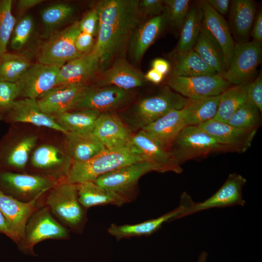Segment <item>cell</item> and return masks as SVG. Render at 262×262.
Here are the masks:
<instances>
[{
    "label": "cell",
    "mask_w": 262,
    "mask_h": 262,
    "mask_svg": "<svg viewBox=\"0 0 262 262\" xmlns=\"http://www.w3.org/2000/svg\"><path fill=\"white\" fill-rule=\"evenodd\" d=\"M70 232L44 205L28 220L23 236L16 244L17 249L24 255L37 256L34 250L36 245L48 239L67 240Z\"/></svg>",
    "instance_id": "5b68a950"
},
{
    "label": "cell",
    "mask_w": 262,
    "mask_h": 262,
    "mask_svg": "<svg viewBox=\"0 0 262 262\" xmlns=\"http://www.w3.org/2000/svg\"><path fill=\"white\" fill-rule=\"evenodd\" d=\"M199 6L202 15V23L221 47L227 68L235 45L228 24L223 16L216 12L205 0L202 1Z\"/></svg>",
    "instance_id": "cb8c5ba5"
},
{
    "label": "cell",
    "mask_w": 262,
    "mask_h": 262,
    "mask_svg": "<svg viewBox=\"0 0 262 262\" xmlns=\"http://www.w3.org/2000/svg\"><path fill=\"white\" fill-rule=\"evenodd\" d=\"M144 75L123 58L116 59L95 84L101 87L114 85L131 90L142 86L145 82Z\"/></svg>",
    "instance_id": "d4e9b609"
},
{
    "label": "cell",
    "mask_w": 262,
    "mask_h": 262,
    "mask_svg": "<svg viewBox=\"0 0 262 262\" xmlns=\"http://www.w3.org/2000/svg\"><path fill=\"white\" fill-rule=\"evenodd\" d=\"M254 41L261 44L262 41V13L259 10L255 18L251 30Z\"/></svg>",
    "instance_id": "681fc988"
},
{
    "label": "cell",
    "mask_w": 262,
    "mask_h": 262,
    "mask_svg": "<svg viewBox=\"0 0 262 262\" xmlns=\"http://www.w3.org/2000/svg\"><path fill=\"white\" fill-rule=\"evenodd\" d=\"M247 82L229 87L220 94L217 113L213 119L227 122L236 110L247 101Z\"/></svg>",
    "instance_id": "74e56055"
},
{
    "label": "cell",
    "mask_w": 262,
    "mask_h": 262,
    "mask_svg": "<svg viewBox=\"0 0 262 262\" xmlns=\"http://www.w3.org/2000/svg\"><path fill=\"white\" fill-rule=\"evenodd\" d=\"M202 20L199 6L191 7L180 29V39L174 53L193 49L200 33Z\"/></svg>",
    "instance_id": "d590c367"
},
{
    "label": "cell",
    "mask_w": 262,
    "mask_h": 262,
    "mask_svg": "<svg viewBox=\"0 0 262 262\" xmlns=\"http://www.w3.org/2000/svg\"><path fill=\"white\" fill-rule=\"evenodd\" d=\"M193 50L218 74L223 76L227 69L223 51L202 23L199 36Z\"/></svg>",
    "instance_id": "f546056e"
},
{
    "label": "cell",
    "mask_w": 262,
    "mask_h": 262,
    "mask_svg": "<svg viewBox=\"0 0 262 262\" xmlns=\"http://www.w3.org/2000/svg\"><path fill=\"white\" fill-rule=\"evenodd\" d=\"M246 180L241 175L230 174L222 186L211 197L201 202H195L190 197L187 201L183 217L213 208L244 206L242 188Z\"/></svg>",
    "instance_id": "4fadbf2b"
},
{
    "label": "cell",
    "mask_w": 262,
    "mask_h": 262,
    "mask_svg": "<svg viewBox=\"0 0 262 262\" xmlns=\"http://www.w3.org/2000/svg\"><path fill=\"white\" fill-rule=\"evenodd\" d=\"M230 19L236 35L246 37L250 33L255 18L256 4L251 0H234L231 2Z\"/></svg>",
    "instance_id": "e575fe53"
},
{
    "label": "cell",
    "mask_w": 262,
    "mask_h": 262,
    "mask_svg": "<svg viewBox=\"0 0 262 262\" xmlns=\"http://www.w3.org/2000/svg\"><path fill=\"white\" fill-rule=\"evenodd\" d=\"M75 185L79 202L87 210L94 206L112 205L120 207L126 204L118 195L98 186L94 181Z\"/></svg>",
    "instance_id": "4dcf8cb0"
},
{
    "label": "cell",
    "mask_w": 262,
    "mask_h": 262,
    "mask_svg": "<svg viewBox=\"0 0 262 262\" xmlns=\"http://www.w3.org/2000/svg\"><path fill=\"white\" fill-rule=\"evenodd\" d=\"M151 171H155L153 166L147 162L141 161L109 172L94 182L116 194L128 203L134 201L137 196L136 187L139 179Z\"/></svg>",
    "instance_id": "ba28073f"
},
{
    "label": "cell",
    "mask_w": 262,
    "mask_h": 262,
    "mask_svg": "<svg viewBox=\"0 0 262 262\" xmlns=\"http://www.w3.org/2000/svg\"><path fill=\"white\" fill-rule=\"evenodd\" d=\"M81 32L79 21L50 35L41 44L37 54L40 63L62 66L82 55L77 50L75 41Z\"/></svg>",
    "instance_id": "9c48e42d"
},
{
    "label": "cell",
    "mask_w": 262,
    "mask_h": 262,
    "mask_svg": "<svg viewBox=\"0 0 262 262\" xmlns=\"http://www.w3.org/2000/svg\"><path fill=\"white\" fill-rule=\"evenodd\" d=\"M59 182L37 174L0 170V189L22 202H29L43 197Z\"/></svg>",
    "instance_id": "52a82bcc"
},
{
    "label": "cell",
    "mask_w": 262,
    "mask_h": 262,
    "mask_svg": "<svg viewBox=\"0 0 262 262\" xmlns=\"http://www.w3.org/2000/svg\"><path fill=\"white\" fill-rule=\"evenodd\" d=\"M188 101L167 86L158 94L138 101L122 119L132 132L140 131L169 112L182 109Z\"/></svg>",
    "instance_id": "277c9868"
},
{
    "label": "cell",
    "mask_w": 262,
    "mask_h": 262,
    "mask_svg": "<svg viewBox=\"0 0 262 262\" xmlns=\"http://www.w3.org/2000/svg\"><path fill=\"white\" fill-rule=\"evenodd\" d=\"M184 210V205L180 203L175 209L156 218L134 224L117 225L112 223L108 229V232L117 240L149 236L160 229L164 223L182 218Z\"/></svg>",
    "instance_id": "603a6c76"
},
{
    "label": "cell",
    "mask_w": 262,
    "mask_h": 262,
    "mask_svg": "<svg viewBox=\"0 0 262 262\" xmlns=\"http://www.w3.org/2000/svg\"><path fill=\"white\" fill-rule=\"evenodd\" d=\"M166 21L164 13L136 27L127 47L129 54L134 62H140L146 50L161 33Z\"/></svg>",
    "instance_id": "4316f807"
},
{
    "label": "cell",
    "mask_w": 262,
    "mask_h": 262,
    "mask_svg": "<svg viewBox=\"0 0 262 262\" xmlns=\"http://www.w3.org/2000/svg\"><path fill=\"white\" fill-rule=\"evenodd\" d=\"M12 0H0V57L7 52V46L16 24L12 14Z\"/></svg>",
    "instance_id": "60d3db41"
},
{
    "label": "cell",
    "mask_w": 262,
    "mask_h": 262,
    "mask_svg": "<svg viewBox=\"0 0 262 262\" xmlns=\"http://www.w3.org/2000/svg\"><path fill=\"white\" fill-rule=\"evenodd\" d=\"M61 66L38 62L32 64L16 82L18 97L37 99L56 86Z\"/></svg>",
    "instance_id": "5bb4252c"
},
{
    "label": "cell",
    "mask_w": 262,
    "mask_h": 262,
    "mask_svg": "<svg viewBox=\"0 0 262 262\" xmlns=\"http://www.w3.org/2000/svg\"><path fill=\"white\" fill-rule=\"evenodd\" d=\"M220 95L189 99L182 109L186 126H196L214 118L217 113Z\"/></svg>",
    "instance_id": "1f68e13d"
},
{
    "label": "cell",
    "mask_w": 262,
    "mask_h": 262,
    "mask_svg": "<svg viewBox=\"0 0 262 262\" xmlns=\"http://www.w3.org/2000/svg\"><path fill=\"white\" fill-rule=\"evenodd\" d=\"M141 161L130 145L117 149L106 148L87 161H73L66 180L73 184L95 181L109 172Z\"/></svg>",
    "instance_id": "7a4b0ae2"
},
{
    "label": "cell",
    "mask_w": 262,
    "mask_h": 262,
    "mask_svg": "<svg viewBox=\"0 0 262 262\" xmlns=\"http://www.w3.org/2000/svg\"><path fill=\"white\" fill-rule=\"evenodd\" d=\"M43 1L42 0H19L17 2V8L18 12L22 14Z\"/></svg>",
    "instance_id": "db71d44e"
},
{
    "label": "cell",
    "mask_w": 262,
    "mask_h": 262,
    "mask_svg": "<svg viewBox=\"0 0 262 262\" xmlns=\"http://www.w3.org/2000/svg\"><path fill=\"white\" fill-rule=\"evenodd\" d=\"M167 84L174 91L188 99L218 96L230 85L218 74L194 77L172 75Z\"/></svg>",
    "instance_id": "8fae6325"
},
{
    "label": "cell",
    "mask_w": 262,
    "mask_h": 262,
    "mask_svg": "<svg viewBox=\"0 0 262 262\" xmlns=\"http://www.w3.org/2000/svg\"><path fill=\"white\" fill-rule=\"evenodd\" d=\"M139 13L156 16L164 13V4L162 0H142L139 1Z\"/></svg>",
    "instance_id": "7dc6e473"
},
{
    "label": "cell",
    "mask_w": 262,
    "mask_h": 262,
    "mask_svg": "<svg viewBox=\"0 0 262 262\" xmlns=\"http://www.w3.org/2000/svg\"><path fill=\"white\" fill-rule=\"evenodd\" d=\"M73 161L66 150L49 144L40 146L33 153L32 166L39 175L61 181L66 178Z\"/></svg>",
    "instance_id": "2e32d148"
},
{
    "label": "cell",
    "mask_w": 262,
    "mask_h": 262,
    "mask_svg": "<svg viewBox=\"0 0 262 262\" xmlns=\"http://www.w3.org/2000/svg\"><path fill=\"white\" fill-rule=\"evenodd\" d=\"M44 205L70 231L82 232L87 220V209L79 202L75 184L66 180L58 182L47 192Z\"/></svg>",
    "instance_id": "3957f363"
},
{
    "label": "cell",
    "mask_w": 262,
    "mask_h": 262,
    "mask_svg": "<svg viewBox=\"0 0 262 262\" xmlns=\"http://www.w3.org/2000/svg\"><path fill=\"white\" fill-rule=\"evenodd\" d=\"M74 9L69 4L57 3L49 6L40 12L44 26V35L47 38L73 15Z\"/></svg>",
    "instance_id": "f35d334b"
},
{
    "label": "cell",
    "mask_w": 262,
    "mask_h": 262,
    "mask_svg": "<svg viewBox=\"0 0 262 262\" xmlns=\"http://www.w3.org/2000/svg\"></svg>",
    "instance_id": "6f0895ef"
},
{
    "label": "cell",
    "mask_w": 262,
    "mask_h": 262,
    "mask_svg": "<svg viewBox=\"0 0 262 262\" xmlns=\"http://www.w3.org/2000/svg\"><path fill=\"white\" fill-rule=\"evenodd\" d=\"M247 100L262 111V76L260 74L254 81L247 82Z\"/></svg>",
    "instance_id": "f6af8a7d"
},
{
    "label": "cell",
    "mask_w": 262,
    "mask_h": 262,
    "mask_svg": "<svg viewBox=\"0 0 262 262\" xmlns=\"http://www.w3.org/2000/svg\"><path fill=\"white\" fill-rule=\"evenodd\" d=\"M99 26V16L96 7L91 9L79 21L81 32L85 33L94 36L98 34Z\"/></svg>",
    "instance_id": "bcb514c9"
},
{
    "label": "cell",
    "mask_w": 262,
    "mask_h": 262,
    "mask_svg": "<svg viewBox=\"0 0 262 262\" xmlns=\"http://www.w3.org/2000/svg\"><path fill=\"white\" fill-rule=\"evenodd\" d=\"M164 14L166 21L180 30L189 11V0H165Z\"/></svg>",
    "instance_id": "7bdbcfd3"
},
{
    "label": "cell",
    "mask_w": 262,
    "mask_h": 262,
    "mask_svg": "<svg viewBox=\"0 0 262 262\" xmlns=\"http://www.w3.org/2000/svg\"><path fill=\"white\" fill-rule=\"evenodd\" d=\"M88 85L78 83L55 86L36 99L40 109L54 116L74 110Z\"/></svg>",
    "instance_id": "e0dca14e"
},
{
    "label": "cell",
    "mask_w": 262,
    "mask_h": 262,
    "mask_svg": "<svg viewBox=\"0 0 262 262\" xmlns=\"http://www.w3.org/2000/svg\"><path fill=\"white\" fill-rule=\"evenodd\" d=\"M233 152H244L251 146L257 130H243L214 119L198 126Z\"/></svg>",
    "instance_id": "ffe728a7"
},
{
    "label": "cell",
    "mask_w": 262,
    "mask_h": 262,
    "mask_svg": "<svg viewBox=\"0 0 262 262\" xmlns=\"http://www.w3.org/2000/svg\"><path fill=\"white\" fill-rule=\"evenodd\" d=\"M260 111L247 100L241 105L226 122L243 130H257L260 123Z\"/></svg>",
    "instance_id": "ab89813d"
},
{
    "label": "cell",
    "mask_w": 262,
    "mask_h": 262,
    "mask_svg": "<svg viewBox=\"0 0 262 262\" xmlns=\"http://www.w3.org/2000/svg\"><path fill=\"white\" fill-rule=\"evenodd\" d=\"M32 65L27 53H4L0 57V82H16Z\"/></svg>",
    "instance_id": "8d00e7d4"
},
{
    "label": "cell",
    "mask_w": 262,
    "mask_h": 262,
    "mask_svg": "<svg viewBox=\"0 0 262 262\" xmlns=\"http://www.w3.org/2000/svg\"><path fill=\"white\" fill-rule=\"evenodd\" d=\"M206 2L221 15H226L229 10L230 0H207Z\"/></svg>",
    "instance_id": "f907efd6"
},
{
    "label": "cell",
    "mask_w": 262,
    "mask_h": 262,
    "mask_svg": "<svg viewBox=\"0 0 262 262\" xmlns=\"http://www.w3.org/2000/svg\"><path fill=\"white\" fill-rule=\"evenodd\" d=\"M261 44L254 41L235 44L229 65L223 77L235 85L248 82L262 60Z\"/></svg>",
    "instance_id": "30bf717a"
},
{
    "label": "cell",
    "mask_w": 262,
    "mask_h": 262,
    "mask_svg": "<svg viewBox=\"0 0 262 262\" xmlns=\"http://www.w3.org/2000/svg\"><path fill=\"white\" fill-rule=\"evenodd\" d=\"M0 233L3 234L16 244L17 241L16 237L11 230L10 227L0 211Z\"/></svg>",
    "instance_id": "f5cc1de1"
},
{
    "label": "cell",
    "mask_w": 262,
    "mask_h": 262,
    "mask_svg": "<svg viewBox=\"0 0 262 262\" xmlns=\"http://www.w3.org/2000/svg\"><path fill=\"white\" fill-rule=\"evenodd\" d=\"M4 120L10 123H30L38 127L48 128L64 134L66 133L53 116L40 109L36 99L23 98L16 100Z\"/></svg>",
    "instance_id": "44dd1931"
},
{
    "label": "cell",
    "mask_w": 262,
    "mask_h": 262,
    "mask_svg": "<svg viewBox=\"0 0 262 262\" xmlns=\"http://www.w3.org/2000/svg\"><path fill=\"white\" fill-rule=\"evenodd\" d=\"M216 74L193 49L175 52L172 75L194 77Z\"/></svg>",
    "instance_id": "836d02e7"
},
{
    "label": "cell",
    "mask_w": 262,
    "mask_h": 262,
    "mask_svg": "<svg viewBox=\"0 0 262 262\" xmlns=\"http://www.w3.org/2000/svg\"><path fill=\"white\" fill-rule=\"evenodd\" d=\"M18 97L16 83L0 82V120H3Z\"/></svg>",
    "instance_id": "ee69618b"
},
{
    "label": "cell",
    "mask_w": 262,
    "mask_h": 262,
    "mask_svg": "<svg viewBox=\"0 0 262 262\" xmlns=\"http://www.w3.org/2000/svg\"><path fill=\"white\" fill-rule=\"evenodd\" d=\"M100 65L98 56L93 51L72 59L60 68L57 86L84 83L95 74Z\"/></svg>",
    "instance_id": "484cf974"
},
{
    "label": "cell",
    "mask_w": 262,
    "mask_h": 262,
    "mask_svg": "<svg viewBox=\"0 0 262 262\" xmlns=\"http://www.w3.org/2000/svg\"><path fill=\"white\" fill-rule=\"evenodd\" d=\"M130 145L143 161L153 166L155 171L179 174L183 171L169 150L143 130L132 135Z\"/></svg>",
    "instance_id": "7c38bea8"
},
{
    "label": "cell",
    "mask_w": 262,
    "mask_h": 262,
    "mask_svg": "<svg viewBox=\"0 0 262 262\" xmlns=\"http://www.w3.org/2000/svg\"><path fill=\"white\" fill-rule=\"evenodd\" d=\"M185 127L186 125L182 109L174 110L141 130L169 149L175 138Z\"/></svg>",
    "instance_id": "83f0119b"
},
{
    "label": "cell",
    "mask_w": 262,
    "mask_h": 262,
    "mask_svg": "<svg viewBox=\"0 0 262 262\" xmlns=\"http://www.w3.org/2000/svg\"><path fill=\"white\" fill-rule=\"evenodd\" d=\"M65 135L66 150L73 161H87L106 149L93 132H66Z\"/></svg>",
    "instance_id": "f1b7e54d"
},
{
    "label": "cell",
    "mask_w": 262,
    "mask_h": 262,
    "mask_svg": "<svg viewBox=\"0 0 262 262\" xmlns=\"http://www.w3.org/2000/svg\"><path fill=\"white\" fill-rule=\"evenodd\" d=\"M168 150L180 165L186 161L211 153L233 152L196 126L185 127Z\"/></svg>",
    "instance_id": "8992f818"
},
{
    "label": "cell",
    "mask_w": 262,
    "mask_h": 262,
    "mask_svg": "<svg viewBox=\"0 0 262 262\" xmlns=\"http://www.w3.org/2000/svg\"><path fill=\"white\" fill-rule=\"evenodd\" d=\"M93 133L104 147L109 149L129 146L133 134L122 119L112 112L100 114Z\"/></svg>",
    "instance_id": "d6986e66"
},
{
    "label": "cell",
    "mask_w": 262,
    "mask_h": 262,
    "mask_svg": "<svg viewBox=\"0 0 262 262\" xmlns=\"http://www.w3.org/2000/svg\"><path fill=\"white\" fill-rule=\"evenodd\" d=\"M37 140V136L34 135L15 140L9 136L5 138L0 143V170H23Z\"/></svg>",
    "instance_id": "7402d4cb"
},
{
    "label": "cell",
    "mask_w": 262,
    "mask_h": 262,
    "mask_svg": "<svg viewBox=\"0 0 262 262\" xmlns=\"http://www.w3.org/2000/svg\"><path fill=\"white\" fill-rule=\"evenodd\" d=\"M138 0H103L95 7L99 16L97 39L92 51L100 65L123 54L139 24Z\"/></svg>",
    "instance_id": "6da1fadb"
},
{
    "label": "cell",
    "mask_w": 262,
    "mask_h": 262,
    "mask_svg": "<svg viewBox=\"0 0 262 262\" xmlns=\"http://www.w3.org/2000/svg\"><path fill=\"white\" fill-rule=\"evenodd\" d=\"M208 253L206 251H202L199 255L197 262H206Z\"/></svg>",
    "instance_id": "9f6ffc18"
},
{
    "label": "cell",
    "mask_w": 262,
    "mask_h": 262,
    "mask_svg": "<svg viewBox=\"0 0 262 262\" xmlns=\"http://www.w3.org/2000/svg\"><path fill=\"white\" fill-rule=\"evenodd\" d=\"M95 43L94 36L83 32H80L78 34L75 41L76 48L82 54L90 52Z\"/></svg>",
    "instance_id": "c3c4849f"
},
{
    "label": "cell",
    "mask_w": 262,
    "mask_h": 262,
    "mask_svg": "<svg viewBox=\"0 0 262 262\" xmlns=\"http://www.w3.org/2000/svg\"><path fill=\"white\" fill-rule=\"evenodd\" d=\"M164 76L156 70L151 68L148 70L144 77L146 80L154 84H159L163 80Z\"/></svg>",
    "instance_id": "11a10c76"
},
{
    "label": "cell",
    "mask_w": 262,
    "mask_h": 262,
    "mask_svg": "<svg viewBox=\"0 0 262 262\" xmlns=\"http://www.w3.org/2000/svg\"><path fill=\"white\" fill-rule=\"evenodd\" d=\"M151 66L153 69L164 76L168 72L170 69L169 63L165 60L161 58L154 59L152 62Z\"/></svg>",
    "instance_id": "816d5d0a"
},
{
    "label": "cell",
    "mask_w": 262,
    "mask_h": 262,
    "mask_svg": "<svg viewBox=\"0 0 262 262\" xmlns=\"http://www.w3.org/2000/svg\"><path fill=\"white\" fill-rule=\"evenodd\" d=\"M44 197L29 202H22L4 193L0 189V211L16 238L17 244L23 236L31 216L44 205Z\"/></svg>",
    "instance_id": "ac0fdd59"
},
{
    "label": "cell",
    "mask_w": 262,
    "mask_h": 262,
    "mask_svg": "<svg viewBox=\"0 0 262 262\" xmlns=\"http://www.w3.org/2000/svg\"><path fill=\"white\" fill-rule=\"evenodd\" d=\"M101 113L94 110L83 109L68 111L53 116L66 132H93Z\"/></svg>",
    "instance_id": "d6a6232c"
},
{
    "label": "cell",
    "mask_w": 262,
    "mask_h": 262,
    "mask_svg": "<svg viewBox=\"0 0 262 262\" xmlns=\"http://www.w3.org/2000/svg\"><path fill=\"white\" fill-rule=\"evenodd\" d=\"M34 29L32 16L26 15L16 23L10 38V46L15 50L24 48L31 39Z\"/></svg>",
    "instance_id": "b9f144b4"
},
{
    "label": "cell",
    "mask_w": 262,
    "mask_h": 262,
    "mask_svg": "<svg viewBox=\"0 0 262 262\" xmlns=\"http://www.w3.org/2000/svg\"><path fill=\"white\" fill-rule=\"evenodd\" d=\"M131 98V90L115 86H88L74 110L90 109L101 113L112 112L126 105Z\"/></svg>",
    "instance_id": "9a60e30c"
}]
</instances>
